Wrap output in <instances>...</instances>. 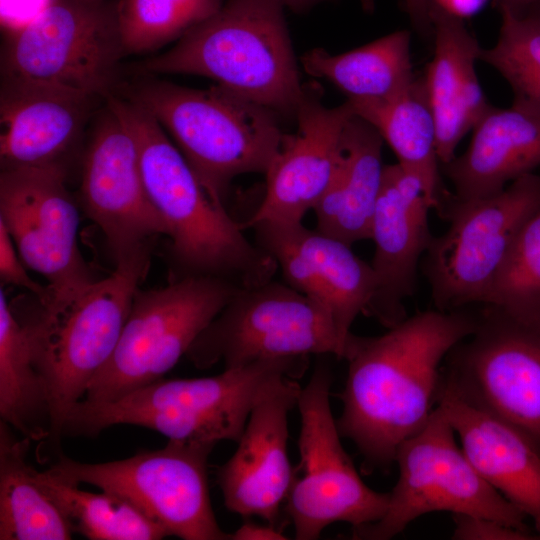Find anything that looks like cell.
I'll return each instance as SVG.
<instances>
[{
	"label": "cell",
	"instance_id": "32",
	"mask_svg": "<svg viewBox=\"0 0 540 540\" xmlns=\"http://www.w3.org/2000/svg\"><path fill=\"white\" fill-rule=\"evenodd\" d=\"M498 11L499 37L493 47L481 49L480 60L507 81L513 100L540 109V2L521 14Z\"/></svg>",
	"mask_w": 540,
	"mask_h": 540
},
{
	"label": "cell",
	"instance_id": "25",
	"mask_svg": "<svg viewBox=\"0 0 540 540\" xmlns=\"http://www.w3.org/2000/svg\"><path fill=\"white\" fill-rule=\"evenodd\" d=\"M378 131L355 114L342 133L334 176L314 208L316 229L350 245L369 239L384 168Z\"/></svg>",
	"mask_w": 540,
	"mask_h": 540
},
{
	"label": "cell",
	"instance_id": "23",
	"mask_svg": "<svg viewBox=\"0 0 540 540\" xmlns=\"http://www.w3.org/2000/svg\"><path fill=\"white\" fill-rule=\"evenodd\" d=\"M437 405L480 476L522 511L540 535V452L519 431L440 389Z\"/></svg>",
	"mask_w": 540,
	"mask_h": 540
},
{
	"label": "cell",
	"instance_id": "17",
	"mask_svg": "<svg viewBox=\"0 0 540 540\" xmlns=\"http://www.w3.org/2000/svg\"><path fill=\"white\" fill-rule=\"evenodd\" d=\"M249 228L255 243L277 263L284 282L326 310L346 348L353 322L365 315L376 292L371 264L350 244L302 221H260Z\"/></svg>",
	"mask_w": 540,
	"mask_h": 540
},
{
	"label": "cell",
	"instance_id": "6",
	"mask_svg": "<svg viewBox=\"0 0 540 540\" xmlns=\"http://www.w3.org/2000/svg\"><path fill=\"white\" fill-rule=\"evenodd\" d=\"M282 374L278 361L258 360L211 377L160 378L116 400H81L68 413L63 436L93 437L111 426L129 424L169 440L238 442L252 410Z\"/></svg>",
	"mask_w": 540,
	"mask_h": 540
},
{
	"label": "cell",
	"instance_id": "5",
	"mask_svg": "<svg viewBox=\"0 0 540 540\" xmlns=\"http://www.w3.org/2000/svg\"><path fill=\"white\" fill-rule=\"evenodd\" d=\"M126 98L169 132L208 195L222 205L236 177L267 173L285 137L276 113L218 85L200 90L145 79Z\"/></svg>",
	"mask_w": 540,
	"mask_h": 540
},
{
	"label": "cell",
	"instance_id": "39",
	"mask_svg": "<svg viewBox=\"0 0 540 540\" xmlns=\"http://www.w3.org/2000/svg\"><path fill=\"white\" fill-rule=\"evenodd\" d=\"M540 0H496L498 9H505L514 14H521L539 3Z\"/></svg>",
	"mask_w": 540,
	"mask_h": 540
},
{
	"label": "cell",
	"instance_id": "13",
	"mask_svg": "<svg viewBox=\"0 0 540 540\" xmlns=\"http://www.w3.org/2000/svg\"><path fill=\"white\" fill-rule=\"evenodd\" d=\"M326 310L288 284L273 279L239 288L186 353L199 369L311 354L344 356Z\"/></svg>",
	"mask_w": 540,
	"mask_h": 540
},
{
	"label": "cell",
	"instance_id": "18",
	"mask_svg": "<svg viewBox=\"0 0 540 540\" xmlns=\"http://www.w3.org/2000/svg\"><path fill=\"white\" fill-rule=\"evenodd\" d=\"M430 209L418 175L400 163L385 165L369 237L376 292L365 315L387 328L407 317L404 301L415 292L420 259L433 239Z\"/></svg>",
	"mask_w": 540,
	"mask_h": 540
},
{
	"label": "cell",
	"instance_id": "31",
	"mask_svg": "<svg viewBox=\"0 0 540 540\" xmlns=\"http://www.w3.org/2000/svg\"><path fill=\"white\" fill-rule=\"evenodd\" d=\"M224 0H117L126 55L157 50L211 17Z\"/></svg>",
	"mask_w": 540,
	"mask_h": 540
},
{
	"label": "cell",
	"instance_id": "40",
	"mask_svg": "<svg viewBox=\"0 0 540 540\" xmlns=\"http://www.w3.org/2000/svg\"><path fill=\"white\" fill-rule=\"evenodd\" d=\"M284 8H288L294 12H305L315 7L316 5L329 0H278Z\"/></svg>",
	"mask_w": 540,
	"mask_h": 540
},
{
	"label": "cell",
	"instance_id": "14",
	"mask_svg": "<svg viewBox=\"0 0 540 540\" xmlns=\"http://www.w3.org/2000/svg\"><path fill=\"white\" fill-rule=\"evenodd\" d=\"M440 389L509 424L540 452V328L484 305L448 355Z\"/></svg>",
	"mask_w": 540,
	"mask_h": 540
},
{
	"label": "cell",
	"instance_id": "15",
	"mask_svg": "<svg viewBox=\"0 0 540 540\" xmlns=\"http://www.w3.org/2000/svg\"><path fill=\"white\" fill-rule=\"evenodd\" d=\"M59 168L1 169L0 221L23 263L45 277L51 296L72 294L97 278L77 242L79 212Z\"/></svg>",
	"mask_w": 540,
	"mask_h": 540
},
{
	"label": "cell",
	"instance_id": "3",
	"mask_svg": "<svg viewBox=\"0 0 540 540\" xmlns=\"http://www.w3.org/2000/svg\"><path fill=\"white\" fill-rule=\"evenodd\" d=\"M150 261L148 243L119 257L108 277L72 294L50 295L47 302L36 300L21 311L10 305L48 391L51 429L39 445L43 460L59 446L68 413L111 357Z\"/></svg>",
	"mask_w": 540,
	"mask_h": 540
},
{
	"label": "cell",
	"instance_id": "19",
	"mask_svg": "<svg viewBox=\"0 0 540 540\" xmlns=\"http://www.w3.org/2000/svg\"><path fill=\"white\" fill-rule=\"evenodd\" d=\"M353 115L348 101L328 107L318 91L306 87L295 116L297 129L285 134L265 174V193L259 207L240 222L243 230L260 221L300 222L314 210L332 181L342 133Z\"/></svg>",
	"mask_w": 540,
	"mask_h": 540
},
{
	"label": "cell",
	"instance_id": "10",
	"mask_svg": "<svg viewBox=\"0 0 540 540\" xmlns=\"http://www.w3.org/2000/svg\"><path fill=\"white\" fill-rule=\"evenodd\" d=\"M398 479L381 519L352 528V539L388 540L433 512L481 515L532 531L526 516L474 468L444 411L436 406L426 425L397 450Z\"/></svg>",
	"mask_w": 540,
	"mask_h": 540
},
{
	"label": "cell",
	"instance_id": "27",
	"mask_svg": "<svg viewBox=\"0 0 540 540\" xmlns=\"http://www.w3.org/2000/svg\"><path fill=\"white\" fill-rule=\"evenodd\" d=\"M410 43V32L400 30L340 54L315 48L304 54L302 66L311 76L335 85L347 100L387 99L407 89L416 78Z\"/></svg>",
	"mask_w": 540,
	"mask_h": 540
},
{
	"label": "cell",
	"instance_id": "29",
	"mask_svg": "<svg viewBox=\"0 0 540 540\" xmlns=\"http://www.w3.org/2000/svg\"><path fill=\"white\" fill-rule=\"evenodd\" d=\"M0 416L31 441L46 442L51 429L47 387L24 328L0 290Z\"/></svg>",
	"mask_w": 540,
	"mask_h": 540
},
{
	"label": "cell",
	"instance_id": "1",
	"mask_svg": "<svg viewBox=\"0 0 540 540\" xmlns=\"http://www.w3.org/2000/svg\"><path fill=\"white\" fill-rule=\"evenodd\" d=\"M478 318L465 308L427 310L380 336L350 335L336 421L362 455L363 469L387 470L399 447L426 425L437 406L441 364L475 331Z\"/></svg>",
	"mask_w": 540,
	"mask_h": 540
},
{
	"label": "cell",
	"instance_id": "33",
	"mask_svg": "<svg viewBox=\"0 0 540 540\" xmlns=\"http://www.w3.org/2000/svg\"><path fill=\"white\" fill-rule=\"evenodd\" d=\"M483 305L540 328V208L514 240Z\"/></svg>",
	"mask_w": 540,
	"mask_h": 540
},
{
	"label": "cell",
	"instance_id": "30",
	"mask_svg": "<svg viewBox=\"0 0 540 540\" xmlns=\"http://www.w3.org/2000/svg\"><path fill=\"white\" fill-rule=\"evenodd\" d=\"M42 488L71 523L91 540H159L165 530L126 498L102 490L93 493L62 481L48 469L35 471Z\"/></svg>",
	"mask_w": 540,
	"mask_h": 540
},
{
	"label": "cell",
	"instance_id": "8",
	"mask_svg": "<svg viewBox=\"0 0 540 540\" xmlns=\"http://www.w3.org/2000/svg\"><path fill=\"white\" fill-rule=\"evenodd\" d=\"M539 208L540 175L534 172L487 197L459 200L450 193L438 213L449 228L433 237L423 259L436 309L484 304L514 240Z\"/></svg>",
	"mask_w": 540,
	"mask_h": 540
},
{
	"label": "cell",
	"instance_id": "38",
	"mask_svg": "<svg viewBox=\"0 0 540 540\" xmlns=\"http://www.w3.org/2000/svg\"><path fill=\"white\" fill-rule=\"evenodd\" d=\"M403 2L410 20L418 32H420L424 37L433 36L429 1L403 0Z\"/></svg>",
	"mask_w": 540,
	"mask_h": 540
},
{
	"label": "cell",
	"instance_id": "11",
	"mask_svg": "<svg viewBox=\"0 0 540 540\" xmlns=\"http://www.w3.org/2000/svg\"><path fill=\"white\" fill-rule=\"evenodd\" d=\"M215 445L169 440L157 450L105 463L58 456L48 470L70 484H89L118 494L184 540H230L212 508L207 459Z\"/></svg>",
	"mask_w": 540,
	"mask_h": 540
},
{
	"label": "cell",
	"instance_id": "16",
	"mask_svg": "<svg viewBox=\"0 0 540 540\" xmlns=\"http://www.w3.org/2000/svg\"><path fill=\"white\" fill-rule=\"evenodd\" d=\"M79 204L102 231L115 261L167 236V227L147 193L136 143L106 104L81 153Z\"/></svg>",
	"mask_w": 540,
	"mask_h": 540
},
{
	"label": "cell",
	"instance_id": "7",
	"mask_svg": "<svg viewBox=\"0 0 540 540\" xmlns=\"http://www.w3.org/2000/svg\"><path fill=\"white\" fill-rule=\"evenodd\" d=\"M124 56L117 0H47L7 37L1 78L107 100L116 95Z\"/></svg>",
	"mask_w": 540,
	"mask_h": 540
},
{
	"label": "cell",
	"instance_id": "4",
	"mask_svg": "<svg viewBox=\"0 0 540 540\" xmlns=\"http://www.w3.org/2000/svg\"><path fill=\"white\" fill-rule=\"evenodd\" d=\"M147 74H189L295 118L306 86L278 0H224L219 10L164 53L141 66Z\"/></svg>",
	"mask_w": 540,
	"mask_h": 540
},
{
	"label": "cell",
	"instance_id": "28",
	"mask_svg": "<svg viewBox=\"0 0 540 540\" xmlns=\"http://www.w3.org/2000/svg\"><path fill=\"white\" fill-rule=\"evenodd\" d=\"M0 422V539L69 540L73 527L27 462L30 439Z\"/></svg>",
	"mask_w": 540,
	"mask_h": 540
},
{
	"label": "cell",
	"instance_id": "22",
	"mask_svg": "<svg viewBox=\"0 0 540 540\" xmlns=\"http://www.w3.org/2000/svg\"><path fill=\"white\" fill-rule=\"evenodd\" d=\"M539 166L540 109L516 100L508 108L491 106L473 127L466 151L441 165L459 200L498 193Z\"/></svg>",
	"mask_w": 540,
	"mask_h": 540
},
{
	"label": "cell",
	"instance_id": "37",
	"mask_svg": "<svg viewBox=\"0 0 540 540\" xmlns=\"http://www.w3.org/2000/svg\"><path fill=\"white\" fill-rule=\"evenodd\" d=\"M429 5L459 18L466 19L481 11L488 0H428Z\"/></svg>",
	"mask_w": 540,
	"mask_h": 540
},
{
	"label": "cell",
	"instance_id": "21",
	"mask_svg": "<svg viewBox=\"0 0 540 540\" xmlns=\"http://www.w3.org/2000/svg\"><path fill=\"white\" fill-rule=\"evenodd\" d=\"M100 99L61 88L1 78V169L68 172Z\"/></svg>",
	"mask_w": 540,
	"mask_h": 540
},
{
	"label": "cell",
	"instance_id": "35",
	"mask_svg": "<svg viewBox=\"0 0 540 540\" xmlns=\"http://www.w3.org/2000/svg\"><path fill=\"white\" fill-rule=\"evenodd\" d=\"M14 242L5 225L0 221V277L5 284L28 290L36 300L45 303L51 291L48 286L32 280L23 266V261L16 252Z\"/></svg>",
	"mask_w": 540,
	"mask_h": 540
},
{
	"label": "cell",
	"instance_id": "12",
	"mask_svg": "<svg viewBox=\"0 0 540 540\" xmlns=\"http://www.w3.org/2000/svg\"><path fill=\"white\" fill-rule=\"evenodd\" d=\"M331 384V371L320 362L298 397L300 461L285 501L297 540L317 539L335 522L352 528L374 523L388 507L389 492L364 483L341 443L330 406Z\"/></svg>",
	"mask_w": 540,
	"mask_h": 540
},
{
	"label": "cell",
	"instance_id": "34",
	"mask_svg": "<svg viewBox=\"0 0 540 540\" xmlns=\"http://www.w3.org/2000/svg\"><path fill=\"white\" fill-rule=\"evenodd\" d=\"M454 528L451 535L455 540H538L536 531L521 530L496 519L481 516L453 515Z\"/></svg>",
	"mask_w": 540,
	"mask_h": 540
},
{
	"label": "cell",
	"instance_id": "20",
	"mask_svg": "<svg viewBox=\"0 0 540 540\" xmlns=\"http://www.w3.org/2000/svg\"><path fill=\"white\" fill-rule=\"evenodd\" d=\"M301 388L294 378L276 384L256 404L237 449L219 467L217 482L231 512L276 526L294 477L287 449L288 416Z\"/></svg>",
	"mask_w": 540,
	"mask_h": 540
},
{
	"label": "cell",
	"instance_id": "36",
	"mask_svg": "<svg viewBox=\"0 0 540 540\" xmlns=\"http://www.w3.org/2000/svg\"><path fill=\"white\" fill-rule=\"evenodd\" d=\"M288 539L282 531L274 525L244 522L235 532L230 534V540H284Z\"/></svg>",
	"mask_w": 540,
	"mask_h": 540
},
{
	"label": "cell",
	"instance_id": "9",
	"mask_svg": "<svg viewBox=\"0 0 540 540\" xmlns=\"http://www.w3.org/2000/svg\"><path fill=\"white\" fill-rule=\"evenodd\" d=\"M239 287L216 277L172 280L137 290L118 343L84 400L104 402L150 384L178 362Z\"/></svg>",
	"mask_w": 540,
	"mask_h": 540
},
{
	"label": "cell",
	"instance_id": "24",
	"mask_svg": "<svg viewBox=\"0 0 540 540\" xmlns=\"http://www.w3.org/2000/svg\"><path fill=\"white\" fill-rule=\"evenodd\" d=\"M430 18L434 54L422 77L436 122L437 154L444 165L491 105L475 69L482 48L464 20L432 6Z\"/></svg>",
	"mask_w": 540,
	"mask_h": 540
},
{
	"label": "cell",
	"instance_id": "2",
	"mask_svg": "<svg viewBox=\"0 0 540 540\" xmlns=\"http://www.w3.org/2000/svg\"><path fill=\"white\" fill-rule=\"evenodd\" d=\"M106 104L136 143L147 193L167 227L173 280L209 276L239 288L272 280L275 260L208 195L158 121L127 98L113 95Z\"/></svg>",
	"mask_w": 540,
	"mask_h": 540
},
{
	"label": "cell",
	"instance_id": "26",
	"mask_svg": "<svg viewBox=\"0 0 540 540\" xmlns=\"http://www.w3.org/2000/svg\"><path fill=\"white\" fill-rule=\"evenodd\" d=\"M347 101L356 116L378 131L398 163L418 175L431 208L439 213L450 192L441 177L436 122L423 77L387 99Z\"/></svg>",
	"mask_w": 540,
	"mask_h": 540
}]
</instances>
